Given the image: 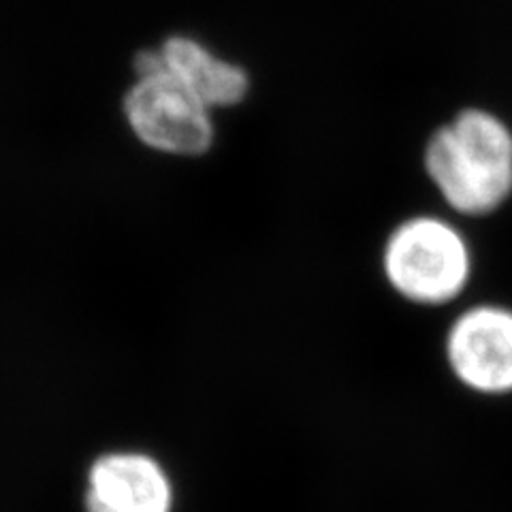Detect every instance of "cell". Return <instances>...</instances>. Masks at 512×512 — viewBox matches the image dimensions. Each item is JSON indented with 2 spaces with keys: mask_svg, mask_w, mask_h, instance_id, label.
Here are the masks:
<instances>
[{
  "mask_svg": "<svg viewBox=\"0 0 512 512\" xmlns=\"http://www.w3.org/2000/svg\"><path fill=\"white\" fill-rule=\"evenodd\" d=\"M171 504L167 474L146 455H107L90 470L88 512H171Z\"/></svg>",
  "mask_w": 512,
  "mask_h": 512,
  "instance_id": "obj_5",
  "label": "cell"
},
{
  "mask_svg": "<svg viewBox=\"0 0 512 512\" xmlns=\"http://www.w3.org/2000/svg\"><path fill=\"white\" fill-rule=\"evenodd\" d=\"M380 269L389 288L421 308L457 301L472 282L474 252L459 224L438 214H416L387 235Z\"/></svg>",
  "mask_w": 512,
  "mask_h": 512,
  "instance_id": "obj_2",
  "label": "cell"
},
{
  "mask_svg": "<svg viewBox=\"0 0 512 512\" xmlns=\"http://www.w3.org/2000/svg\"><path fill=\"white\" fill-rule=\"evenodd\" d=\"M446 363L463 387L483 395L512 393V310L478 303L448 327Z\"/></svg>",
  "mask_w": 512,
  "mask_h": 512,
  "instance_id": "obj_4",
  "label": "cell"
},
{
  "mask_svg": "<svg viewBox=\"0 0 512 512\" xmlns=\"http://www.w3.org/2000/svg\"><path fill=\"white\" fill-rule=\"evenodd\" d=\"M163 69L212 111L239 107L252 90L246 67L216 54L210 45L190 37L171 35L158 47Z\"/></svg>",
  "mask_w": 512,
  "mask_h": 512,
  "instance_id": "obj_6",
  "label": "cell"
},
{
  "mask_svg": "<svg viewBox=\"0 0 512 512\" xmlns=\"http://www.w3.org/2000/svg\"><path fill=\"white\" fill-rule=\"evenodd\" d=\"M214 114L165 69L137 73L124 96L133 135L146 148L169 156L195 158L210 152L216 141Z\"/></svg>",
  "mask_w": 512,
  "mask_h": 512,
  "instance_id": "obj_3",
  "label": "cell"
},
{
  "mask_svg": "<svg viewBox=\"0 0 512 512\" xmlns=\"http://www.w3.org/2000/svg\"><path fill=\"white\" fill-rule=\"evenodd\" d=\"M423 167L446 207L491 216L512 197V128L483 107H466L429 135Z\"/></svg>",
  "mask_w": 512,
  "mask_h": 512,
  "instance_id": "obj_1",
  "label": "cell"
}]
</instances>
